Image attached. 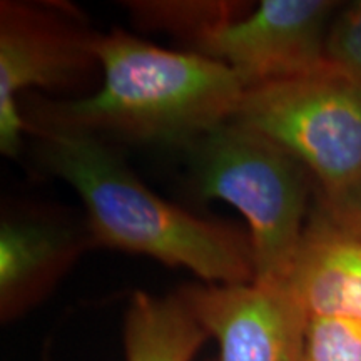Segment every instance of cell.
Returning a JSON list of instances; mask_svg holds the SVG:
<instances>
[{"instance_id":"8","label":"cell","mask_w":361,"mask_h":361,"mask_svg":"<svg viewBox=\"0 0 361 361\" xmlns=\"http://www.w3.org/2000/svg\"><path fill=\"white\" fill-rule=\"evenodd\" d=\"M92 246L87 226L42 211L11 213L0 223V314L11 322L47 295Z\"/></svg>"},{"instance_id":"13","label":"cell","mask_w":361,"mask_h":361,"mask_svg":"<svg viewBox=\"0 0 361 361\" xmlns=\"http://www.w3.org/2000/svg\"><path fill=\"white\" fill-rule=\"evenodd\" d=\"M324 54L333 66L361 82V2L351 4L335 16Z\"/></svg>"},{"instance_id":"4","label":"cell","mask_w":361,"mask_h":361,"mask_svg":"<svg viewBox=\"0 0 361 361\" xmlns=\"http://www.w3.org/2000/svg\"><path fill=\"white\" fill-rule=\"evenodd\" d=\"M233 123L266 135L335 192L361 171V82L322 69L245 89Z\"/></svg>"},{"instance_id":"5","label":"cell","mask_w":361,"mask_h":361,"mask_svg":"<svg viewBox=\"0 0 361 361\" xmlns=\"http://www.w3.org/2000/svg\"><path fill=\"white\" fill-rule=\"evenodd\" d=\"M87 29L72 7L4 0L0 4V151L17 157L30 126L19 96L40 87L69 90L101 69Z\"/></svg>"},{"instance_id":"7","label":"cell","mask_w":361,"mask_h":361,"mask_svg":"<svg viewBox=\"0 0 361 361\" xmlns=\"http://www.w3.org/2000/svg\"><path fill=\"white\" fill-rule=\"evenodd\" d=\"M178 295L218 343L216 361H301L308 314L284 284H186Z\"/></svg>"},{"instance_id":"3","label":"cell","mask_w":361,"mask_h":361,"mask_svg":"<svg viewBox=\"0 0 361 361\" xmlns=\"http://www.w3.org/2000/svg\"><path fill=\"white\" fill-rule=\"evenodd\" d=\"M197 191L245 216L255 283L283 284L303 236L310 171L266 135L245 126H218L188 147Z\"/></svg>"},{"instance_id":"6","label":"cell","mask_w":361,"mask_h":361,"mask_svg":"<svg viewBox=\"0 0 361 361\" xmlns=\"http://www.w3.org/2000/svg\"><path fill=\"white\" fill-rule=\"evenodd\" d=\"M338 2L264 0L255 11L218 27L194 52L228 66L245 89L322 69Z\"/></svg>"},{"instance_id":"11","label":"cell","mask_w":361,"mask_h":361,"mask_svg":"<svg viewBox=\"0 0 361 361\" xmlns=\"http://www.w3.org/2000/svg\"><path fill=\"white\" fill-rule=\"evenodd\" d=\"M128 6L141 24L180 35L194 47L218 27L247 12L241 2H129Z\"/></svg>"},{"instance_id":"14","label":"cell","mask_w":361,"mask_h":361,"mask_svg":"<svg viewBox=\"0 0 361 361\" xmlns=\"http://www.w3.org/2000/svg\"><path fill=\"white\" fill-rule=\"evenodd\" d=\"M316 204L335 223L361 236V171L335 192H319Z\"/></svg>"},{"instance_id":"12","label":"cell","mask_w":361,"mask_h":361,"mask_svg":"<svg viewBox=\"0 0 361 361\" xmlns=\"http://www.w3.org/2000/svg\"><path fill=\"white\" fill-rule=\"evenodd\" d=\"M301 361H361V319L308 318Z\"/></svg>"},{"instance_id":"9","label":"cell","mask_w":361,"mask_h":361,"mask_svg":"<svg viewBox=\"0 0 361 361\" xmlns=\"http://www.w3.org/2000/svg\"><path fill=\"white\" fill-rule=\"evenodd\" d=\"M283 284L308 318L361 319V236L316 204Z\"/></svg>"},{"instance_id":"2","label":"cell","mask_w":361,"mask_h":361,"mask_svg":"<svg viewBox=\"0 0 361 361\" xmlns=\"http://www.w3.org/2000/svg\"><path fill=\"white\" fill-rule=\"evenodd\" d=\"M45 171L78 191L92 246L186 268L211 284L255 283L250 236L164 201L102 139L62 129H30Z\"/></svg>"},{"instance_id":"10","label":"cell","mask_w":361,"mask_h":361,"mask_svg":"<svg viewBox=\"0 0 361 361\" xmlns=\"http://www.w3.org/2000/svg\"><path fill=\"white\" fill-rule=\"evenodd\" d=\"M206 329L178 293L154 296L135 291L124 322L126 361H192Z\"/></svg>"},{"instance_id":"1","label":"cell","mask_w":361,"mask_h":361,"mask_svg":"<svg viewBox=\"0 0 361 361\" xmlns=\"http://www.w3.org/2000/svg\"><path fill=\"white\" fill-rule=\"evenodd\" d=\"M102 85L72 101H37L30 129H62L191 147L231 121L245 85L223 62L168 51L123 30L97 34Z\"/></svg>"}]
</instances>
